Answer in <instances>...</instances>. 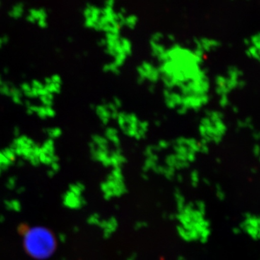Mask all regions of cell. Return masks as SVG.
Listing matches in <instances>:
<instances>
[{
  "label": "cell",
  "instance_id": "1",
  "mask_svg": "<svg viewBox=\"0 0 260 260\" xmlns=\"http://www.w3.org/2000/svg\"><path fill=\"white\" fill-rule=\"evenodd\" d=\"M209 150L195 135L160 138L143 149V165L147 170L172 174L189 167Z\"/></svg>",
  "mask_w": 260,
  "mask_h": 260
},
{
  "label": "cell",
  "instance_id": "2",
  "mask_svg": "<svg viewBox=\"0 0 260 260\" xmlns=\"http://www.w3.org/2000/svg\"><path fill=\"white\" fill-rule=\"evenodd\" d=\"M206 59L190 44L174 40L158 64L162 89H179L196 79L205 71Z\"/></svg>",
  "mask_w": 260,
  "mask_h": 260
},
{
  "label": "cell",
  "instance_id": "3",
  "mask_svg": "<svg viewBox=\"0 0 260 260\" xmlns=\"http://www.w3.org/2000/svg\"><path fill=\"white\" fill-rule=\"evenodd\" d=\"M212 93V79L207 70L180 88L162 89V102L168 110L178 115L200 114L208 109Z\"/></svg>",
  "mask_w": 260,
  "mask_h": 260
},
{
  "label": "cell",
  "instance_id": "4",
  "mask_svg": "<svg viewBox=\"0 0 260 260\" xmlns=\"http://www.w3.org/2000/svg\"><path fill=\"white\" fill-rule=\"evenodd\" d=\"M131 11L111 5L89 2L82 10L83 25L101 35L111 32H126ZM127 34V32H126Z\"/></svg>",
  "mask_w": 260,
  "mask_h": 260
},
{
  "label": "cell",
  "instance_id": "5",
  "mask_svg": "<svg viewBox=\"0 0 260 260\" xmlns=\"http://www.w3.org/2000/svg\"><path fill=\"white\" fill-rule=\"evenodd\" d=\"M124 141L115 126L103 127L89 143L90 155L95 161L112 169H121L126 161Z\"/></svg>",
  "mask_w": 260,
  "mask_h": 260
},
{
  "label": "cell",
  "instance_id": "6",
  "mask_svg": "<svg viewBox=\"0 0 260 260\" xmlns=\"http://www.w3.org/2000/svg\"><path fill=\"white\" fill-rule=\"evenodd\" d=\"M101 47L107 56L103 70L109 75H120L134 54V43L126 32L104 34L100 41Z\"/></svg>",
  "mask_w": 260,
  "mask_h": 260
},
{
  "label": "cell",
  "instance_id": "7",
  "mask_svg": "<svg viewBox=\"0 0 260 260\" xmlns=\"http://www.w3.org/2000/svg\"><path fill=\"white\" fill-rule=\"evenodd\" d=\"M228 127L223 113L217 109H205L200 113L195 136L205 146L220 144L226 135Z\"/></svg>",
  "mask_w": 260,
  "mask_h": 260
},
{
  "label": "cell",
  "instance_id": "8",
  "mask_svg": "<svg viewBox=\"0 0 260 260\" xmlns=\"http://www.w3.org/2000/svg\"><path fill=\"white\" fill-rule=\"evenodd\" d=\"M114 126L124 140L140 143L148 138L150 123L138 113L122 109L116 118Z\"/></svg>",
  "mask_w": 260,
  "mask_h": 260
},
{
  "label": "cell",
  "instance_id": "9",
  "mask_svg": "<svg viewBox=\"0 0 260 260\" xmlns=\"http://www.w3.org/2000/svg\"><path fill=\"white\" fill-rule=\"evenodd\" d=\"M242 72L236 67L228 68L224 74H219L212 80V92L220 99H229L231 92L238 88H243L244 82L240 80Z\"/></svg>",
  "mask_w": 260,
  "mask_h": 260
},
{
  "label": "cell",
  "instance_id": "10",
  "mask_svg": "<svg viewBox=\"0 0 260 260\" xmlns=\"http://www.w3.org/2000/svg\"><path fill=\"white\" fill-rule=\"evenodd\" d=\"M136 81L142 86L154 88L160 85L161 75L158 62L152 59L141 60L137 64L135 69Z\"/></svg>",
  "mask_w": 260,
  "mask_h": 260
},
{
  "label": "cell",
  "instance_id": "11",
  "mask_svg": "<svg viewBox=\"0 0 260 260\" xmlns=\"http://www.w3.org/2000/svg\"><path fill=\"white\" fill-rule=\"evenodd\" d=\"M123 108L122 102L116 96L105 99L94 108V113L99 122L103 127L114 125L116 118Z\"/></svg>",
  "mask_w": 260,
  "mask_h": 260
},
{
  "label": "cell",
  "instance_id": "12",
  "mask_svg": "<svg viewBox=\"0 0 260 260\" xmlns=\"http://www.w3.org/2000/svg\"><path fill=\"white\" fill-rule=\"evenodd\" d=\"M175 39L172 35L162 31H155L150 34L148 40L150 59L158 62Z\"/></svg>",
  "mask_w": 260,
  "mask_h": 260
},
{
  "label": "cell",
  "instance_id": "13",
  "mask_svg": "<svg viewBox=\"0 0 260 260\" xmlns=\"http://www.w3.org/2000/svg\"><path fill=\"white\" fill-rule=\"evenodd\" d=\"M26 242L29 250L38 255L48 254L53 247L51 236L41 231H32L29 233Z\"/></svg>",
  "mask_w": 260,
  "mask_h": 260
},
{
  "label": "cell",
  "instance_id": "14",
  "mask_svg": "<svg viewBox=\"0 0 260 260\" xmlns=\"http://www.w3.org/2000/svg\"><path fill=\"white\" fill-rule=\"evenodd\" d=\"M190 45L200 55L207 59L208 56L218 50L220 43L215 38L200 36L194 38Z\"/></svg>",
  "mask_w": 260,
  "mask_h": 260
},
{
  "label": "cell",
  "instance_id": "15",
  "mask_svg": "<svg viewBox=\"0 0 260 260\" xmlns=\"http://www.w3.org/2000/svg\"><path fill=\"white\" fill-rule=\"evenodd\" d=\"M25 18L28 23L37 25L41 28H46L49 23V13L46 8L34 7L27 9Z\"/></svg>",
  "mask_w": 260,
  "mask_h": 260
},
{
  "label": "cell",
  "instance_id": "16",
  "mask_svg": "<svg viewBox=\"0 0 260 260\" xmlns=\"http://www.w3.org/2000/svg\"><path fill=\"white\" fill-rule=\"evenodd\" d=\"M26 8L23 2H17L10 7L8 10V15L13 20H18L25 17L26 13Z\"/></svg>",
  "mask_w": 260,
  "mask_h": 260
},
{
  "label": "cell",
  "instance_id": "17",
  "mask_svg": "<svg viewBox=\"0 0 260 260\" xmlns=\"http://www.w3.org/2000/svg\"><path fill=\"white\" fill-rule=\"evenodd\" d=\"M8 42V37L7 36H3V37H0V47L4 46L7 42Z\"/></svg>",
  "mask_w": 260,
  "mask_h": 260
},
{
  "label": "cell",
  "instance_id": "18",
  "mask_svg": "<svg viewBox=\"0 0 260 260\" xmlns=\"http://www.w3.org/2000/svg\"><path fill=\"white\" fill-rule=\"evenodd\" d=\"M119 1V0H105L103 3H104V4L116 5Z\"/></svg>",
  "mask_w": 260,
  "mask_h": 260
},
{
  "label": "cell",
  "instance_id": "19",
  "mask_svg": "<svg viewBox=\"0 0 260 260\" xmlns=\"http://www.w3.org/2000/svg\"><path fill=\"white\" fill-rule=\"evenodd\" d=\"M254 153L256 155H260V147L259 145H255V146H254Z\"/></svg>",
  "mask_w": 260,
  "mask_h": 260
},
{
  "label": "cell",
  "instance_id": "20",
  "mask_svg": "<svg viewBox=\"0 0 260 260\" xmlns=\"http://www.w3.org/2000/svg\"><path fill=\"white\" fill-rule=\"evenodd\" d=\"M254 138H256V140H259L260 139V133H256L255 134H254Z\"/></svg>",
  "mask_w": 260,
  "mask_h": 260
},
{
  "label": "cell",
  "instance_id": "21",
  "mask_svg": "<svg viewBox=\"0 0 260 260\" xmlns=\"http://www.w3.org/2000/svg\"><path fill=\"white\" fill-rule=\"evenodd\" d=\"M89 1L90 2H92V1H101L102 2V3H104V1H105V0H89Z\"/></svg>",
  "mask_w": 260,
  "mask_h": 260
},
{
  "label": "cell",
  "instance_id": "22",
  "mask_svg": "<svg viewBox=\"0 0 260 260\" xmlns=\"http://www.w3.org/2000/svg\"><path fill=\"white\" fill-rule=\"evenodd\" d=\"M2 6V0H0V7Z\"/></svg>",
  "mask_w": 260,
  "mask_h": 260
}]
</instances>
